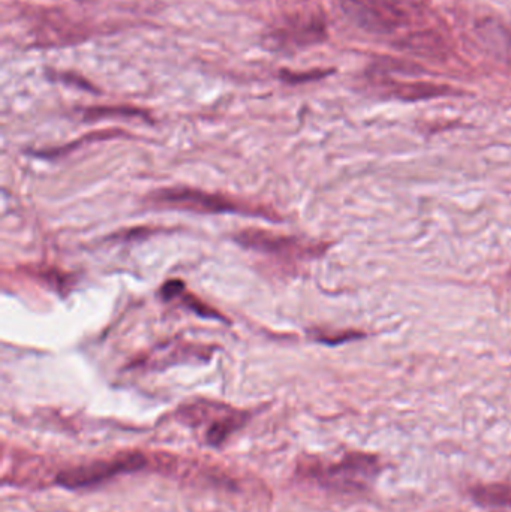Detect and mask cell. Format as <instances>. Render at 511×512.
I'll use <instances>...</instances> for the list:
<instances>
[{
	"instance_id": "1",
	"label": "cell",
	"mask_w": 511,
	"mask_h": 512,
	"mask_svg": "<svg viewBox=\"0 0 511 512\" xmlns=\"http://www.w3.org/2000/svg\"><path fill=\"white\" fill-rule=\"evenodd\" d=\"M381 472L380 459L372 454L351 453L338 463L318 469L315 480L324 489L341 493L365 492Z\"/></svg>"
},
{
	"instance_id": "2",
	"label": "cell",
	"mask_w": 511,
	"mask_h": 512,
	"mask_svg": "<svg viewBox=\"0 0 511 512\" xmlns=\"http://www.w3.org/2000/svg\"><path fill=\"white\" fill-rule=\"evenodd\" d=\"M149 200L158 206L191 210L198 213H237V215L264 216L275 219V215L263 212L258 207L231 200L224 195L209 194L189 188L159 189L150 195Z\"/></svg>"
},
{
	"instance_id": "3",
	"label": "cell",
	"mask_w": 511,
	"mask_h": 512,
	"mask_svg": "<svg viewBox=\"0 0 511 512\" xmlns=\"http://www.w3.org/2000/svg\"><path fill=\"white\" fill-rule=\"evenodd\" d=\"M146 466L147 460L143 454H125L114 459L98 460L77 468L65 469L57 475L56 484L68 490L93 489L107 483L111 478L141 471Z\"/></svg>"
},
{
	"instance_id": "4",
	"label": "cell",
	"mask_w": 511,
	"mask_h": 512,
	"mask_svg": "<svg viewBox=\"0 0 511 512\" xmlns=\"http://www.w3.org/2000/svg\"><path fill=\"white\" fill-rule=\"evenodd\" d=\"M237 243L251 251L281 256V258L303 259L320 254V248L303 243L294 237L276 236L269 231L248 230L236 237Z\"/></svg>"
},
{
	"instance_id": "5",
	"label": "cell",
	"mask_w": 511,
	"mask_h": 512,
	"mask_svg": "<svg viewBox=\"0 0 511 512\" xmlns=\"http://www.w3.org/2000/svg\"><path fill=\"white\" fill-rule=\"evenodd\" d=\"M278 47H308L326 38L323 21L317 18H297L290 21L281 29H276L272 35Z\"/></svg>"
},
{
	"instance_id": "6",
	"label": "cell",
	"mask_w": 511,
	"mask_h": 512,
	"mask_svg": "<svg viewBox=\"0 0 511 512\" xmlns=\"http://www.w3.org/2000/svg\"><path fill=\"white\" fill-rule=\"evenodd\" d=\"M345 14L368 32L387 33L395 29V24L384 17L368 0H341Z\"/></svg>"
},
{
	"instance_id": "7",
	"label": "cell",
	"mask_w": 511,
	"mask_h": 512,
	"mask_svg": "<svg viewBox=\"0 0 511 512\" xmlns=\"http://www.w3.org/2000/svg\"><path fill=\"white\" fill-rule=\"evenodd\" d=\"M246 420L248 418L243 412L233 411V409L224 406L219 415H216L207 427V444L213 445V447L224 444L236 430H239L245 424Z\"/></svg>"
},
{
	"instance_id": "8",
	"label": "cell",
	"mask_w": 511,
	"mask_h": 512,
	"mask_svg": "<svg viewBox=\"0 0 511 512\" xmlns=\"http://www.w3.org/2000/svg\"><path fill=\"white\" fill-rule=\"evenodd\" d=\"M470 493L480 507L511 511V484H480L473 487Z\"/></svg>"
},
{
	"instance_id": "9",
	"label": "cell",
	"mask_w": 511,
	"mask_h": 512,
	"mask_svg": "<svg viewBox=\"0 0 511 512\" xmlns=\"http://www.w3.org/2000/svg\"><path fill=\"white\" fill-rule=\"evenodd\" d=\"M384 17L389 18L395 26L411 17L419 9V0H368Z\"/></svg>"
},
{
	"instance_id": "10",
	"label": "cell",
	"mask_w": 511,
	"mask_h": 512,
	"mask_svg": "<svg viewBox=\"0 0 511 512\" xmlns=\"http://www.w3.org/2000/svg\"><path fill=\"white\" fill-rule=\"evenodd\" d=\"M449 87L434 86V84H405L396 90V95L401 99H416L435 98V96H443L449 93Z\"/></svg>"
},
{
	"instance_id": "11",
	"label": "cell",
	"mask_w": 511,
	"mask_h": 512,
	"mask_svg": "<svg viewBox=\"0 0 511 512\" xmlns=\"http://www.w3.org/2000/svg\"><path fill=\"white\" fill-rule=\"evenodd\" d=\"M332 72L329 69H314V71L309 72H293L288 71V69H282L279 72V78L287 84H303L309 83V81L321 80V78L327 77Z\"/></svg>"
},
{
	"instance_id": "12",
	"label": "cell",
	"mask_w": 511,
	"mask_h": 512,
	"mask_svg": "<svg viewBox=\"0 0 511 512\" xmlns=\"http://www.w3.org/2000/svg\"><path fill=\"white\" fill-rule=\"evenodd\" d=\"M114 114H116V116L146 117V113H143V111L128 107L89 108V110L84 111L86 119H99V117L114 116Z\"/></svg>"
}]
</instances>
